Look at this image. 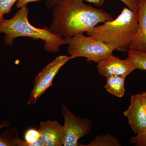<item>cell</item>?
<instances>
[{
	"label": "cell",
	"instance_id": "6da1fadb",
	"mask_svg": "<svg viewBox=\"0 0 146 146\" xmlns=\"http://www.w3.org/2000/svg\"><path fill=\"white\" fill-rule=\"evenodd\" d=\"M52 33L70 38L91 30L98 24L112 21L103 9L87 5L81 0H60L53 7Z\"/></svg>",
	"mask_w": 146,
	"mask_h": 146
},
{
	"label": "cell",
	"instance_id": "7a4b0ae2",
	"mask_svg": "<svg viewBox=\"0 0 146 146\" xmlns=\"http://www.w3.org/2000/svg\"><path fill=\"white\" fill-rule=\"evenodd\" d=\"M138 11L127 7L115 20L96 26L86 33L87 36L111 45L116 50L127 52L138 27Z\"/></svg>",
	"mask_w": 146,
	"mask_h": 146
},
{
	"label": "cell",
	"instance_id": "3957f363",
	"mask_svg": "<svg viewBox=\"0 0 146 146\" xmlns=\"http://www.w3.org/2000/svg\"><path fill=\"white\" fill-rule=\"evenodd\" d=\"M28 8L24 7L20 9L12 18L4 20L0 27V33L5 34V44L11 46L15 38L27 36L34 40H43L45 50L55 53L58 52L61 46L67 44L64 38L53 34L48 27L38 28L32 25L28 21Z\"/></svg>",
	"mask_w": 146,
	"mask_h": 146
},
{
	"label": "cell",
	"instance_id": "277c9868",
	"mask_svg": "<svg viewBox=\"0 0 146 146\" xmlns=\"http://www.w3.org/2000/svg\"><path fill=\"white\" fill-rule=\"evenodd\" d=\"M64 39L68 45V52L72 59L83 57L86 58L89 62L98 63L112 54L116 50L113 46L91 36H84L83 34Z\"/></svg>",
	"mask_w": 146,
	"mask_h": 146
},
{
	"label": "cell",
	"instance_id": "5b68a950",
	"mask_svg": "<svg viewBox=\"0 0 146 146\" xmlns=\"http://www.w3.org/2000/svg\"><path fill=\"white\" fill-rule=\"evenodd\" d=\"M61 113L64 119L63 146H79V140L91 132V120L76 116L65 106H62Z\"/></svg>",
	"mask_w": 146,
	"mask_h": 146
},
{
	"label": "cell",
	"instance_id": "8992f818",
	"mask_svg": "<svg viewBox=\"0 0 146 146\" xmlns=\"http://www.w3.org/2000/svg\"><path fill=\"white\" fill-rule=\"evenodd\" d=\"M72 58L67 55L57 56L39 72L35 77L34 85L27 102L29 105L34 104L50 86L60 68Z\"/></svg>",
	"mask_w": 146,
	"mask_h": 146
},
{
	"label": "cell",
	"instance_id": "52a82bcc",
	"mask_svg": "<svg viewBox=\"0 0 146 146\" xmlns=\"http://www.w3.org/2000/svg\"><path fill=\"white\" fill-rule=\"evenodd\" d=\"M98 63L99 74L106 78L109 76L128 75L136 70L135 65L128 57L121 59L111 54Z\"/></svg>",
	"mask_w": 146,
	"mask_h": 146
},
{
	"label": "cell",
	"instance_id": "ba28073f",
	"mask_svg": "<svg viewBox=\"0 0 146 146\" xmlns=\"http://www.w3.org/2000/svg\"><path fill=\"white\" fill-rule=\"evenodd\" d=\"M130 105L123 114L132 131L137 135L146 128V111L140 94L131 95Z\"/></svg>",
	"mask_w": 146,
	"mask_h": 146
},
{
	"label": "cell",
	"instance_id": "9c48e42d",
	"mask_svg": "<svg viewBox=\"0 0 146 146\" xmlns=\"http://www.w3.org/2000/svg\"><path fill=\"white\" fill-rule=\"evenodd\" d=\"M38 130L45 146H63V127L57 121L42 122Z\"/></svg>",
	"mask_w": 146,
	"mask_h": 146
},
{
	"label": "cell",
	"instance_id": "30bf717a",
	"mask_svg": "<svg viewBox=\"0 0 146 146\" xmlns=\"http://www.w3.org/2000/svg\"><path fill=\"white\" fill-rule=\"evenodd\" d=\"M138 27L129 50L146 52V0H138Z\"/></svg>",
	"mask_w": 146,
	"mask_h": 146
},
{
	"label": "cell",
	"instance_id": "8fae6325",
	"mask_svg": "<svg viewBox=\"0 0 146 146\" xmlns=\"http://www.w3.org/2000/svg\"><path fill=\"white\" fill-rule=\"evenodd\" d=\"M106 82L105 89L115 96L121 98L123 96L125 92V81L126 77L113 75L106 77Z\"/></svg>",
	"mask_w": 146,
	"mask_h": 146
},
{
	"label": "cell",
	"instance_id": "7c38bea8",
	"mask_svg": "<svg viewBox=\"0 0 146 146\" xmlns=\"http://www.w3.org/2000/svg\"><path fill=\"white\" fill-rule=\"evenodd\" d=\"M84 146H120L121 144L118 139L110 134H103L96 137L89 143Z\"/></svg>",
	"mask_w": 146,
	"mask_h": 146
},
{
	"label": "cell",
	"instance_id": "4fadbf2b",
	"mask_svg": "<svg viewBox=\"0 0 146 146\" xmlns=\"http://www.w3.org/2000/svg\"><path fill=\"white\" fill-rule=\"evenodd\" d=\"M10 123L8 121H3L0 123V130L3 128L8 127ZM16 130L14 129L5 131L1 135H0V146H13V139L17 136L13 135L16 133Z\"/></svg>",
	"mask_w": 146,
	"mask_h": 146
},
{
	"label": "cell",
	"instance_id": "5bb4252c",
	"mask_svg": "<svg viewBox=\"0 0 146 146\" xmlns=\"http://www.w3.org/2000/svg\"><path fill=\"white\" fill-rule=\"evenodd\" d=\"M127 52L128 57L130 58L136 69L146 71V52L130 49Z\"/></svg>",
	"mask_w": 146,
	"mask_h": 146
},
{
	"label": "cell",
	"instance_id": "9a60e30c",
	"mask_svg": "<svg viewBox=\"0 0 146 146\" xmlns=\"http://www.w3.org/2000/svg\"><path fill=\"white\" fill-rule=\"evenodd\" d=\"M40 133L38 129L29 128L25 132L24 138L28 146H45L40 139Z\"/></svg>",
	"mask_w": 146,
	"mask_h": 146
},
{
	"label": "cell",
	"instance_id": "2e32d148",
	"mask_svg": "<svg viewBox=\"0 0 146 146\" xmlns=\"http://www.w3.org/2000/svg\"><path fill=\"white\" fill-rule=\"evenodd\" d=\"M92 3L95 5L100 6L104 3V0H81ZM124 3L128 8L133 11H137L138 9V0H119Z\"/></svg>",
	"mask_w": 146,
	"mask_h": 146
},
{
	"label": "cell",
	"instance_id": "e0dca14e",
	"mask_svg": "<svg viewBox=\"0 0 146 146\" xmlns=\"http://www.w3.org/2000/svg\"><path fill=\"white\" fill-rule=\"evenodd\" d=\"M18 0H0V10L4 14H8Z\"/></svg>",
	"mask_w": 146,
	"mask_h": 146
},
{
	"label": "cell",
	"instance_id": "ac0fdd59",
	"mask_svg": "<svg viewBox=\"0 0 146 146\" xmlns=\"http://www.w3.org/2000/svg\"><path fill=\"white\" fill-rule=\"evenodd\" d=\"M129 142L138 146H146V128L142 133L131 138Z\"/></svg>",
	"mask_w": 146,
	"mask_h": 146
},
{
	"label": "cell",
	"instance_id": "d6986e66",
	"mask_svg": "<svg viewBox=\"0 0 146 146\" xmlns=\"http://www.w3.org/2000/svg\"><path fill=\"white\" fill-rule=\"evenodd\" d=\"M42 1V0H18L16 3V7L21 9L27 6V5L29 3L41 1Z\"/></svg>",
	"mask_w": 146,
	"mask_h": 146
},
{
	"label": "cell",
	"instance_id": "ffe728a7",
	"mask_svg": "<svg viewBox=\"0 0 146 146\" xmlns=\"http://www.w3.org/2000/svg\"><path fill=\"white\" fill-rule=\"evenodd\" d=\"M60 0H46V6L48 9L53 8Z\"/></svg>",
	"mask_w": 146,
	"mask_h": 146
},
{
	"label": "cell",
	"instance_id": "44dd1931",
	"mask_svg": "<svg viewBox=\"0 0 146 146\" xmlns=\"http://www.w3.org/2000/svg\"><path fill=\"white\" fill-rule=\"evenodd\" d=\"M140 95L146 111V91H144L142 94H140Z\"/></svg>",
	"mask_w": 146,
	"mask_h": 146
},
{
	"label": "cell",
	"instance_id": "7402d4cb",
	"mask_svg": "<svg viewBox=\"0 0 146 146\" xmlns=\"http://www.w3.org/2000/svg\"><path fill=\"white\" fill-rule=\"evenodd\" d=\"M4 14H3L1 12V10H0V27L2 25L4 21V19L3 16Z\"/></svg>",
	"mask_w": 146,
	"mask_h": 146
}]
</instances>
